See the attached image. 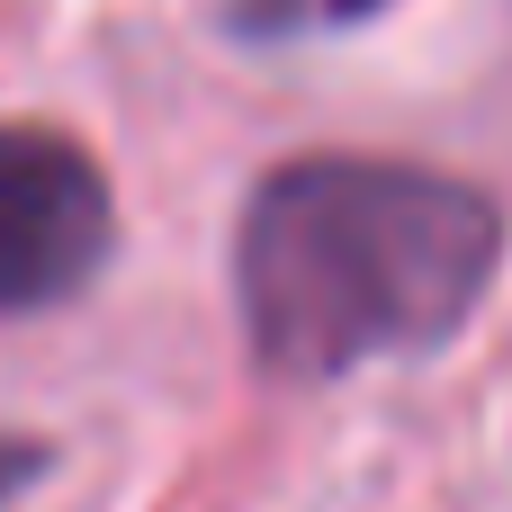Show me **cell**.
<instances>
[{
  "label": "cell",
  "mask_w": 512,
  "mask_h": 512,
  "mask_svg": "<svg viewBox=\"0 0 512 512\" xmlns=\"http://www.w3.org/2000/svg\"><path fill=\"white\" fill-rule=\"evenodd\" d=\"M495 261L504 216L486 189L423 162L306 153L243 198L234 306L261 369L342 378L396 351H441L495 288Z\"/></svg>",
  "instance_id": "6da1fadb"
},
{
  "label": "cell",
  "mask_w": 512,
  "mask_h": 512,
  "mask_svg": "<svg viewBox=\"0 0 512 512\" xmlns=\"http://www.w3.org/2000/svg\"><path fill=\"white\" fill-rule=\"evenodd\" d=\"M117 243L108 171L54 126H0V315L63 306Z\"/></svg>",
  "instance_id": "7a4b0ae2"
},
{
  "label": "cell",
  "mask_w": 512,
  "mask_h": 512,
  "mask_svg": "<svg viewBox=\"0 0 512 512\" xmlns=\"http://www.w3.org/2000/svg\"><path fill=\"white\" fill-rule=\"evenodd\" d=\"M360 9H378V0H243V27H270V36H288V27L360 18Z\"/></svg>",
  "instance_id": "3957f363"
},
{
  "label": "cell",
  "mask_w": 512,
  "mask_h": 512,
  "mask_svg": "<svg viewBox=\"0 0 512 512\" xmlns=\"http://www.w3.org/2000/svg\"><path fill=\"white\" fill-rule=\"evenodd\" d=\"M36 468H45V450H36V441H0V504H9Z\"/></svg>",
  "instance_id": "277c9868"
}]
</instances>
